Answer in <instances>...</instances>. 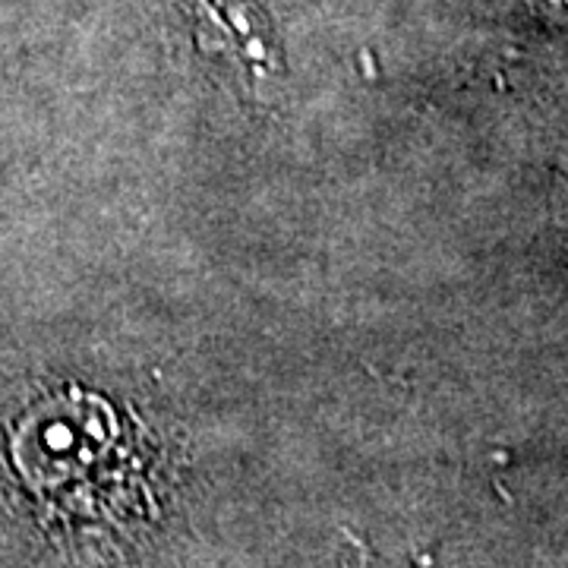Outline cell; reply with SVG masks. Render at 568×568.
I'll return each instance as SVG.
<instances>
[{
    "label": "cell",
    "mask_w": 568,
    "mask_h": 568,
    "mask_svg": "<svg viewBox=\"0 0 568 568\" xmlns=\"http://www.w3.org/2000/svg\"><path fill=\"white\" fill-rule=\"evenodd\" d=\"M10 452L26 487L61 518L126 521L149 499L136 429L99 395L44 398L20 420Z\"/></svg>",
    "instance_id": "1"
}]
</instances>
